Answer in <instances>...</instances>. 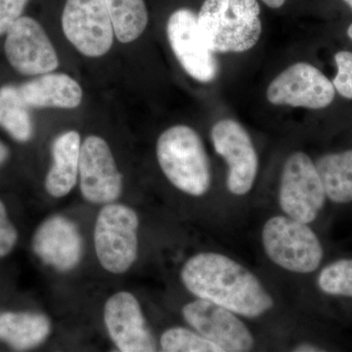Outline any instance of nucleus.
<instances>
[{
  "label": "nucleus",
  "instance_id": "obj_1",
  "mask_svg": "<svg viewBox=\"0 0 352 352\" xmlns=\"http://www.w3.org/2000/svg\"><path fill=\"white\" fill-rule=\"evenodd\" d=\"M182 280L197 298L247 318H256L274 307V300L258 278L222 254L201 252L192 256L182 267Z\"/></svg>",
  "mask_w": 352,
  "mask_h": 352
},
{
  "label": "nucleus",
  "instance_id": "obj_2",
  "mask_svg": "<svg viewBox=\"0 0 352 352\" xmlns=\"http://www.w3.org/2000/svg\"><path fill=\"white\" fill-rule=\"evenodd\" d=\"M157 157L164 175L180 191L201 197L210 190V160L192 127L178 124L164 131L157 141Z\"/></svg>",
  "mask_w": 352,
  "mask_h": 352
},
{
  "label": "nucleus",
  "instance_id": "obj_3",
  "mask_svg": "<svg viewBox=\"0 0 352 352\" xmlns=\"http://www.w3.org/2000/svg\"><path fill=\"white\" fill-rule=\"evenodd\" d=\"M261 240L270 261L289 272H314L323 259V247L314 231L307 223L287 215L268 219L263 226Z\"/></svg>",
  "mask_w": 352,
  "mask_h": 352
},
{
  "label": "nucleus",
  "instance_id": "obj_4",
  "mask_svg": "<svg viewBox=\"0 0 352 352\" xmlns=\"http://www.w3.org/2000/svg\"><path fill=\"white\" fill-rule=\"evenodd\" d=\"M139 220L132 208L107 204L96 220L95 250L101 265L109 272L120 274L131 268L138 256Z\"/></svg>",
  "mask_w": 352,
  "mask_h": 352
},
{
  "label": "nucleus",
  "instance_id": "obj_5",
  "mask_svg": "<svg viewBox=\"0 0 352 352\" xmlns=\"http://www.w3.org/2000/svg\"><path fill=\"white\" fill-rule=\"evenodd\" d=\"M203 41L214 53H242L252 50L261 38L258 18H247L229 6V0H205L197 15Z\"/></svg>",
  "mask_w": 352,
  "mask_h": 352
},
{
  "label": "nucleus",
  "instance_id": "obj_6",
  "mask_svg": "<svg viewBox=\"0 0 352 352\" xmlns=\"http://www.w3.org/2000/svg\"><path fill=\"white\" fill-rule=\"evenodd\" d=\"M325 190L310 157L303 152L289 155L285 162L279 186V205L287 217L311 223L325 206Z\"/></svg>",
  "mask_w": 352,
  "mask_h": 352
},
{
  "label": "nucleus",
  "instance_id": "obj_7",
  "mask_svg": "<svg viewBox=\"0 0 352 352\" xmlns=\"http://www.w3.org/2000/svg\"><path fill=\"white\" fill-rule=\"evenodd\" d=\"M65 36L87 57L107 54L113 43L105 0H67L62 14Z\"/></svg>",
  "mask_w": 352,
  "mask_h": 352
},
{
  "label": "nucleus",
  "instance_id": "obj_8",
  "mask_svg": "<svg viewBox=\"0 0 352 352\" xmlns=\"http://www.w3.org/2000/svg\"><path fill=\"white\" fill-rule=\"evenodd\" d=\"M333 82L311 64L300 62L288 67L270 82L266 90L273 105L319 110L335 98Z\"/></svg>",
  "mask_w": 352,
  "mask_h": 352
},
{
  "label": "nucleus",
  "instance_id": "obj_9",
  "mask_svg": "<svg viewBox=\"0 0 352 352\" xmlns=\"http://www.w3.org/2000/svg\"><path fill=\"white\" fill-rule=\"evenodd\" d=\"M215 152L228 164L226 186L235 196L247 195L258 171V157L245 127L236 120H219L210 132Z\"/></svg>",
  "mask_w": 352,
  "mask_h": 352
},
{
  "label": "nucleus",
  "instance_id": "obj_10",
  "mask_svg": "<svg viewBox=\"0 0 352 352\" xmlns=\"http://www.w3.org/2000/svg\"><path fill=\"white\" fill-rule=\"evenodd\" d=\"M4 51L9 64L22 75H44L59 66L56 50L43 25L27 16L7 31Z\"/></svg>",
  "mask_w": 352,
  "mask_h": 352
},
{
  "label": "nucleus",
  "instance_id": "obj_11",
  "mask_svg": "<svg viewBox=\"0 0 352 352\" xmlns=\"http://www.w3.org/2000/svg\"><path fill=\"white\" fill-rule=\"evenodd\" d=\"M182 314L196 332L223 352L251 351L254 346V336L238 314L217 303L198 298L187 303Z\"/></svg>",
  "mask_w": 352,
  "mask_h": 352
},
{
  "label": "nucleus",
  "instance_id": "obj_12",
  "mask_svg": "<svg viewBox=\"0 0 352 352\" xmlns=\"http://www.w3.org/2000/svg\"><path fill=\"white\" fill-rule=\"evenodd\" d=\"M166 34L176 59L191 78L200 82H210L217 78V58L201 38L193 11L182 8L171 14Z\"/></svg>",
  "mask_w": 352,
  "mask_h": 352
},
{
  "label": "nucleus",
  "instance_id": "obj_13",
  "mask_svg": "<svg viewBox=\"0 0 352 352\" xmlns=\"http://www.w3.org/2000/svg\"><path fill=\"white\" fill-rule=\"evenodd\" d=\"M80 190L82 196L94 204H111L119 198L122 176L103 138L90 135L80 148Z\"/></svg>",
  "mask_w": 352,
  "mask_h": 352
},
{
  "label": "nucleus",
  "instance_id": "obj_14",
  "mask_svg": "<svg viewBox=\"0 0 352 352\" xmlns=\"http://www.w3.org/2000/svg\"><path fill=\"white\" fill-rule=\"evenodd\" d=\"M104 320L111 339L120 351L153 352L156 340L135 296L120 292L111 296L104 308Z\"/></svg>",
  "mask_w": 352,
  "mask_h": 352
},
{
  "label": "nucleus",
  "instance_id": "obj_15",
  "mask_svg": "<svg viewBox=\"0 0 352 352\" xmlns=\"http://www.w3.org/2000/svg\"><path fill=\"white\" fill-rule=\"evenodd\" d=\"M32 250L44 263L59 271L75 268L82 254V240L75 223L66 217H50L32 238Z\"/></svg>",
  "mask_w": 352,
  "mask_h": 352
},
{
  "label": "nucleus",
  "instance_id": "obj_16",
  "mask_svg": "<svg viewBox=\"0 0 352 352\" xmlns=\"http://www.w3.org/2000/svg\"><path fill=\"white\" fill-rule=\"evenodd\" d=\"M19 90L30 108L75 109L83 97L80 83L67 74H44L23 83Z\"/></svg>",
  "mask_w": 352,
  "mask_h": 352
},
{
  "label": "nucleus",
  "instance_id": "obj_17",
  "mask_svg": "<svg viewBox=\"0 0 352 352\" xmlns=\"http://www.w3.org/2000/svg\"><path fill=\"white\" fill-rule=\"evenodd\" d=\"M80 135L69 131L60 134L52 145L53 164L45 178V188L55 198L68 195L75 187L80 168Z\"/></svg>",
  "mask_w": 352,
  "mask_h": 352
},
{
  "label": "nucleus",
  "instance_id": "obj_18",
  "mask_svg": "<svg viewBox=\"0 0 352 352\" xmlns=\"http://www.w3.org/2000/svg\"><path fill=\"white\" fill-rule=\"evenodd\" d=\"M51 331L50 319L38 312L0 314V340L16 351H27L43 344Z\"/></svg>",
  "mask_w": 352,
  "mask_h": 352
},
{
  "label": "nucleus",
  "instance_id": "obj_19",
  "mask_svg": "<svg viewBox=\"0 0 352 352\" xmlns=\"http://www.w3.org/2000/svg\"><path fill=\"white\" fill-rule=\"evenodd\" d=\"M329 200L336 204L352 201V149L324 155L316 163Z\"/></svg>",
  "mask_w": 352,
  "mask_h": 352
},
{
  "label": "nucleus",
  "instance_id": "obj_20",
  "mask_svg": "<svg viewBox=\"0 0 352 352\" xmlns=\"http://www.w3.org/2000/svg\"><path fill=\"white\" fill-rule=\"evenodd\" d=\"M29 108L19 87L11 85L0 87V126L18 142H28L34 133Z\"/></svg>",
  "mask_w": 352,
  "mask_h": 352
},
{
  "label": "nucleus",
  "instance_id": "obj_21",
  "mask_svg": "<svg viewBox=\"0 0 352 352\" xmlns=\"http://www.w3.org/2000/svg\"><path fill=\"white\" fill-rule=\"evenodd\" d=\"M115 36L122 43L136 41L149 22L144 0H105Z\"/></svg>",
  "mask_w": 352,
  "mask_h": 352
},
{
  "label": "nucleus",
  "instance_id": "obj_22",
  "mask_svg": "<svg viewBox=\"0 0 352 352\" xmlns=\"http://www.w3.org/2000/svg\"><path fill=\"white\" fill-rule=\"evenodd\" d=\"M160 344L162 351L166 352H223L201 333L182 327L164 331Z\"/></svg>",
  "mask_w": 352,
  "mask_h": 352
},
{
  "label": "nucleus",
  "instance_id": "obj_23",
  "mask_svg": "<svg viewBox=\"0 0 352 352\" xmlns=\"http://www.w3.org/2000/svg\"><path fill=\"white\" fill-rule=\"evenodd\" d=\"M317 284L327 295L352 298V259H340L328 264L321 270Z\"/></svg>",
  "mask_w": 352,
  "mask_h": 352
},
{
  "label": "nucleus",
  "instance_id": "obj_24",
  "mask_svg": "<svg viewBox=\"0 0 352 352\" xmlns=\"http://www.w3.org/2000/svg\"><path fill=\"white\" fill-rule=\"evenodd\" d=\"M338 73L333 80L335 89L342 97L352 100V52L340 51L335 55Z\"/></svg>",
  "mask_w": 352,
  "mask_h": 352
},
{
  "label": "nucleus",
  "instance_id": "obj_25",
  "mask_svg": "<svg viewBox=\"0 0 352 352\" xmlns=\"http://www.w3.org/2000/svg\"><path fill=\"white\" fill-rule=\"evenodd\" d=\"M17 240V229L9 219L6 206L0 201V258L12 252Z\"/></svg>",
  "mask_w": 352,
  "mask_h": 352
},
{
  "label": "nucleus",
  "instance_id": "obj_26",
  "mask_svg": "<svg viewBox=\"0 0 352 352\" xmlns=\"http://www.w3.org/2000/svg\"><path fill=\"white\" fill-rule=\"evenodd\" d=\"M29 0H0V36L22 17Z\"/></svg>",
  "mask_w": 352,
  "mask_h": 352
},
{
  "label": "nucleus",
  "instance_id": "obj_27",
  "mask_svg": "<svg viewBox=\"0 0 352 352\" xmlns=\"http://www.w3.org/2000/svg\"><path fill=\"white\" fill-rule=\"evenodd\" d=\"M293 351L296 352H320L324 351V349H320L319 346H314V344H308V342H303V344H298Z\"/></svg>",
  "mask_w": 352,
  "mask_h": 352
},
{
  "label": "nucleus",
  "instance_id": "obj_28",
  "mask_svg": "<svg viewBox=\"0 0 352 352\" xmlns=\"http://www.w3.org/2000/svg\"><path fill=\"white\" fill-rule=\"evenodd\" d=\"M9 150L3 143L0 141V164L6 163V160L8 159Z\"/></svg>",
  "mask_w": 352,
  "mask_h": 352
},
{
  "label": "nucleus",
  "instance_id": "obj_29",
  "mask_svg": "<svg viewBox=\"0 0 352 352\" xmlns=\"http://www.w3.org/2000/svg\"><path fill=\"white\" fill-rule=\"evenodd\" d=\"M263 1L270 8L277 9L283 6L286 0H263Z\"/></svg>",
  "mask_w": 352,
  "mask_h": 352
},
{
  "label": "nucleus",
  "instance_id": "obj_30",
  "mask_svg": "<svg viewBox=\"0 0 352 352\" xmlns=\"http://www.w3.org/2000/svg\"><path fill=\"white\" fill-rule=\"evenodd\" d=\"M347 36H349V38L352 39V24L347 29Z\"/></svg>",
  "mask_w": 352,
  "mask_h": 352
},
{
  "label": "nucleus",
  "instance_id": "obj_31",
  "mask_svg": "<svg viewBox=\"0 0 352 352\" xmlns=\"http://www.w3.org/2000/svg\"><path fill=\"white\" fill-rule=\"evenodd\" d=\"M344 1L352 9V0H344Z\"/></svg>",
  "mask_w": 352,
  "mask_h": 352
}]
</instances>
